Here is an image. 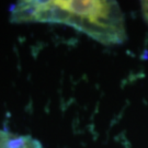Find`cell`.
Wrapping results in <instances>:
<instances>
[{"label":"cell","mask_w":148,"mask_h":148,"mask_svg":"<svg viewBox=\"0 0 148 148\" xmlns=\"http://www.w3.org/2000/svg\"><path fill=\"white\" fill-rule=\"evenodd\" d=\"M10 13L12 22L65 24L106 45L121 44L126 38L124 16L115 1H19Z\"/></svg>","instance_id":"1"},{"label":"cell","mask_w":148,"mask_h":148,"mask_svg":"<svg viewBox=\"0 0 148 148\" xmlns=\"http://www.w3.org/2000/svg\"><path fill=\"white\" fill-rule=\"evenodd\" d=\"M142 11L145 20L148 22V1H143L142 2Z\"/></svg>","instance_id":"2"}]
</instances>
